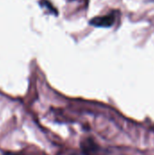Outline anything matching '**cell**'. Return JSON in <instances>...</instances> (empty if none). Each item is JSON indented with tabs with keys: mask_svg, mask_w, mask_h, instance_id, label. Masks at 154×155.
I'll return each instance as SVG.
<instances>
[{
	"mask_svg": "<svg viewBox=\"0 0 154 155\" xmlns=\"http://www.w3.org/2000/svg\"><path fill=\"white\" fill-rule=\"evenodd\" d=\"M117 11H113L108 15L97 16L91 20L90 24L98 27H111L116 20Z\"/></svg>",
	"mask_w": 154,
	"mask_h": 155,
	"instance_id": "1",
	"label": "cell"
}]
</instances>
